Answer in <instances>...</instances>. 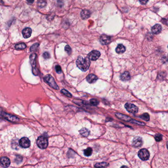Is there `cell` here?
<instances>
[{
  "label": "cell",
  "instance_id": "obj_1",
  "mask_svg": "<svg viewBox=\"0 0 168 168\" xmlns=\"http://www.w3.org/2000/svg\"><path fill=\"white\" fill-rule=\"evenodd\" d=\"M76 65L81 71L86 72L90 66V61L88 57L84 58L81 56H79L76 61Z\"/></svg>",
  "mask_w": 168,
  "mask_h": 168
},
{
  "label": "cell",
  "instance_id": "obj_2",
  "mask_svg": "<svg viewBox=\"0 0 168 168\" xmlns=\"http://www.w3.org/2000/svg\"><path fill=\"white\" fill-rule=\"evenodd\" d=\"M36 143L38 147H39L40 149H45L48 146V139L46 137L44 136H40L38 138Z\"/></svg>",
  "mask_w": 168,
  "mask_h": 168
},
{
  "label": "cell",
  "instance_id": "obj_3",
  "mask_svg": "<svg viewBox=\"0 0 168 168\" xmlns=\"http://www.w3.org/2000/svg\"><path fill=\"white\" fill-rule=\"evenodd\" d=\"M44 79L45 80V81L49 84V85H50L51 87H52L53 88L56 89V90H58L59 87L58 86V85H57V84L56 83L54 78L50 75H46L44 78Z\"/></svg>",
  "mask_w": 168,
  "mask_h": 168
},
{
  "label": "cell",
  "instance_id": "obj_4",
  "mask_svg": "<svg viewBox=\"0 0 168 168\" xmlns=\"http://www.w3.org/2000/svg\"><path fill=\"white\" fill-rule=\"evenodd\" d=\"M36 54L35 53H33L30 55V59L31 64L32 66L33 73L35 76H37L38 75V71L36 67Z\"/></svg>",
  "mask_w": 168,
  "mask_h": 168
},
{
  "label": "cell",
  "instance_id": "obj_5",
  "mask_svg": "<svg viewBox=\"0 0 168 168\" xmlns=\"http://www.w3.org/2000/svg\"><path fill=\"white\" fill-rule=\"evenodd\" d=\"M115 115L117 116V117H118L119 118H120V119L123 120L124 121H127V122H130L132 123H136V124H138L139 125H144L145 124L143 122H138L135 120L132 119V118H130L129 116H125L124 115L120 114V113H116L115 114Z\"/></svg>",
  "mask_w": 168,
  "mask_h": 168
},
{
  "label": "cell",
  "instance_id": "obj_6",
  "mask_svg": "<svg viewBox=\"0 0 168 168\" xmlns=\"http://www.w3.org/2000/svg\"><path fill=\"white\" fill-rule=\"evenodd\" d=\"M138 156L143 161L147 160L149 158V151L146 149H142L138 152Z\"/></svg>",
  "mask_w": 168,
  "mask_h": 168
},
{
  "label": "cell",
  "instance_id": "obj_7",
  "mask_svg": "<svg viewBox=\"0 0 168 168\" xmlns=\"http://www.w3.org/2000/svg\"><path fill=\"white\" fill-rule=\"evenodd\" d=\"M124 106L126 110L130 113L135 114L138 113V108L134 104L127 103L125 104Z\"/></svg>",
  "mask_w": 168,
  "mask_h": 168
},
{
  "label": "cell",
  "instance_id": "obj_8",
  "mask_svg": "<svg viewBox=\"0 0 168 168\" xmlns=\"http://www.w3.org/2000/svg\"><path fill=\"white\" fill-rule=\"evenodd\" d=\"M1 116L4 118L11 122H17L19 120V119L16 116H13L10 114H7L6 113H2L1 114Z\"/></svg>",
  "mask_w": 168,
  "mask_h": 168
},
{
  "label": "cell",
  "instance_id": "obj_9",
  "mask_svg": "<svg viewBox=\"0 0 168 168\" xmlns=\"http://www.w3.org/2000/svg\"><path fill=\"white\" fill-rule=\"evenodd\" d=\"M100 56V53L97 50H93L88 54V57L90 60L95 61L98 59Z\"/></svg>",
  "mask_w": 168,
  "mask_h": 168
},
{
  "label": "cell",
  "instance_id": "obj_10",
  "mask_svg": "<svg viewBox=\"0 0 168 168\" xmlns=\"http://www.w3.org/2000/svg\"><path fill=\"white\" fill-rule=\"evenodd\" d=\"M19 144L23 148H28L30 146L31 142L28 138L23 137L19 141Z\"/></svg>",
  "mask_w": 168,
  "mask_h": 168
},
{
  "label": "cell",
  "instance_id": "obj_11",
  "mask_svg": "<svg viewBox=\"0 0 168 168\" xmlns=\"http://www.w3.org/2000/svg\"><path fill=\"white\" fill-rule=\"evenodd\" d=\"M11 164L10 159L7 157H3L0 159V165L3 167H8Z\"/></svg>",
  "mask_w": 168,
  "mask_h": 168
},
{
  "label": "cell",
  "instance_id": "obj_12",
  "mask_svg": "<svg viewBox=\"0 0 168 168\" xmlns=\"http://www.w3.org/2000/svg\"><path fill=\"white\" fill-rule=\"evenodd\" d=\"M111 41V38L106 35H102L100 38V42L103 45H106Z\"/></svg>",
  "mask_w": 168,
  "mask_h": 168
},
{
  "label": "cell",
  "instance_id": "obj_13",
  "mask_svg": "<svg viewBox=\"0 0 168 168\" xmlns=\"http://www.w3.org/2000/svg\"><path fill=\"white\" fill-rule=\"evenodd\" d=\"M143 144V141L140 137L135 138L132 142V144L135 147H140Z\"/></svg>",
  "mask_w": 168,
  "mask_h": 168
},
{
  "label": "cell",
  "instance_id": "obj_14",
  "mask_svg": "<svg viewBox=\"0 0 168 168\" xmlns=\"http://www.w3.org/2000/svg\"><path fill=\"white\" fill-rule=\"evenodd\" d=\"M32 29L30 28H26L22 31V35L24 38L27 39L31 37L32 34Z\"/></svg>",
  "mask_w": 168,
  "mask_h": 168
},
{
  "label": "cell",
  "instance_id": "obj_15",
  "mask_svg": "<svg viewBox=\"0 0 168 168\" xmlns=\"http://www.w3.org/2000/svg\"><path fill=\"white\" fill-rule=\"evenodd\" d=\"M91 13L88 10H83L81 13V16L83 19H87L90 17Z\"/></svg>",
  "mask_w": 168,
  "mask_h": 168
},
{
  "label": "cell",
  "instance_id": "obj_16",
  "mask_svg": "<svg viewBox=\"0 0 168 168\" xmlns=\"http://www.w3.org/2000/svg\"><path fill=\"white\" fill-rule=\"evenodd\" d=\"M97 79H98L97 77L93 74H90L87 77V80L90 83H94Z\"/></svg>",
  "mask_w": 168,
  "mask_h": 168
},
{
  "label": "cell",
  "instance_id": "obj_17",
  "mask_svg": "<svg viewBox=\"0 0 168 168\" xmlns=\"http://www.w3.org/2000/svg\"><path fill=\"white\" fill-rule=\"evenodd\" d=\"M162 30L161 26L159 24L155 25L152 28V32L154 34H159Z\"/></svg>",
  "mask_w": 168,
  "mask_h": 168
},
{
  "label": "cell",
  "instance_id": "obj_18",
  "mask_svg": "<svg viewBox=\"0 0 168 168\" xmlns=\"http://www.w3.org/2000/svg\"><path fill=\"white\" fill-rule=\"evenodd\" d=\"M126 50L125 47L122 44H120L118 45L116 49V51L117 53L121 54L124 53Z\"/></svg>",
  "mask_w": 168,
  "mask_h": 168
},
{
  "label": "cell",
  "instance_id": "obj_19",
  "mask_svg": "<svg viewBox=\"0 0 168 168\" xmlns=\"http://www.w3.org/2000/svg\"><path fill=\"white\" fill-rule=\"evenodd\" d=\"M121 79L123 81H127L130 79V74L128 72H125L121 75Z\"/></svg>",
  "mask_w": 168,
  "mask_h": 168
},
{
  "label": "cell",
  "instance_id": "obj_20",
  "mask_svg": "<svg viewBox=\"0 0 168 168\" xmlns=\"http://www.w3.org/2000/svg\"><path fill=\"white\" fill-rule=\"evenodd\" d=\"M79 132H80V134L83 137H87L89 136L90 135V131L86 129V128H82L81 129L80 131H79Z\"/></svg>",
  "mask_w": 168,
  "mask_h": 168
},
{
  "label": "cell",
  "instance_id": "obj_21",
  "mask_svg": "<svg viewBox=\"0 0 168 168\" xmlns=\"http://www.w3.org/2000/svg\"><path fill=\"white\" fill-rule=\"evenodd\" d=\"M92 149L90 147H88L84 151V154L86 156H90L92 154Z\"/></svg>",
  "mask_w": 168,
  "mask_h": 168
},
{
  "label": "cell",
  "instance_id": "obj_22",
  "mask_svg": "<svg viewBox=\"0 0 168 168\" xmlns=\"http://www.w3.org/2000/svg\"><path fill=\"white\" fill-rule=\"evenodd\" d=\"M26 47V45L24 43H20L16 44L15 46V49L17 50H20V49H24Z\"/></svg>",
  "mask_w": 168,
  "mask_h": 168
},
{
  "label": "cell",
  "instance_id": "obj_23",
  "mask_svg": "<svg viewBox=\"0 0 168 168\" xmlns=\"http://www.w3.org/2000/svg\"><path fill=\"white\" fill-rule=\"evenodd\" d=\"M46 4L47 3L46 0H39L37 2V5L40 8H44L45 6H46Z\"/></svg>",
  "mask_w": 168,
  "mask_h": 168
},
{
  "label": "cell",
  "instance_id": "obj_24",
  "mask_svg": "<svg viewBox=\"0 0 168 168\" xmlns=\"http://www.w3.org/2000/svg\"><path fill=\"white\" fill-rule=\"evenodd\" d=\"M109 165V164L106 162H101V163H97L95 164V167H106Z\"/></svg>",
  "mask_w": 168,
  "mask_h": 168
},
{
  "label": "cell",
  "instance_id": "obj_25",
  "mask_svg": "<svg viewBox=\"0 0 168 168\" xmlns=\"http://www.w3.org/2000/svg\"><path fill=\"white\" fill-rule=\"evenodd\" d=\"M140 117L143 119V120L146 121H148L149 120V116L148 114L147 113H145L143 115H142Z\"/></svg>",
  "mask_w": 168,
  "mask_h": 168
},
{
  "label": "cell",
  "instance_id": "obj_26",
  "mask_svg": "<svg viewBox=\"0 0 168 168\" xmlns=\"http://www.w3.org/2000/svg\"><path fill=\"white\" fill-rule=\"evenodd\" d=\"M39 45V43H36L34 44V45H33L31 47V48H30V51H31V52L36 51V50H37V49L38 48Z\"/></svg>",
  "mask_w": 168,
  "mask_h": 168
},
{
  "label": "cell",
  "instance_id": "obj_27",
  "mask_svg": "<svg viewBox=\"0 0 168 168\" xmlns=\"http://www.w3.org/2000/svg\"><path fill=\"white\" fill-rule=\"evenodd\" d=\"M61 92H62L63 94H64L65 95L67 96L68 97L71 98V97H72V95L70 94V93L68 91H67V90H66V89H62V90H61Z\"/></svg>",
  "mask_w": 168,
  "mask_h": 168
},
{
  "label": "cell",
  "instance_id": "obj_28",
  "mask_svg": "<svg viewBox=\"0 0 168 168\" xmlns=\"http://www.w3.org/2000/svg\"><path fill=\"white\" fill-rule=\"evenodd\" d=\"M90 103L93 105H97L99 104V102L96 99H92L90 100Z\"/></svg>",
  "mask_w": 168,
  "mask_h": 168
},
{
  "label": "cell",
  "instance_id": "obj_29",
  "mask_svg": "<svg viewBox=\"0 0 168 168\" xmlns=\"http://www.w3.org/2000/svg\"><path fill=\"white\" fill-rule=\"evenodd\" d=\"M155 139L157 142H160L162 140V136L161 134H157L155 136Z\"/></svg>",
  "mask_w": 168,
  "mask_h": 168
},
{
  "label": "cell",
  "instance_id": "obj_30",
  "mask_svg": "<svg viewBox=\"0 0 168 168\" xmlns=\"http://www.w3.org/2000/svg\"><path fill=\"white\" fill-rule=\"evenodd\" d=\"M65 51L68 54H70L71 53V51H72V50H71V47H70V46L69 45H67L65 48Z\"/></svg>",
  "mask_w": 168,
  "mask_h": 168
},
{
  "label": "cell",
  "instance_id": "obj_31",
  "mask_svg": "<svg viewBox=\"0 0 168 168\" xmlns=\"http://www.w3.org/2000/svg\"><path fill=\"white\" fill-rule=\"evenodd\" d=\"M56 71L58 74H61L62 73V68L59 65H57L55 67Z\"/></svg>",
  "mask_w": 168,
  "mask_h": 168
},
{
  "label": "cell",
  "instance_id": "obj_32",
  "mask_svg": "<svg viewBox=\"0 0 168 168\" xmlns=\"http://www.w3.org/2000/svg\"><path fill=\"white\" fill-rule=\"evenodd\" d=\"M43 56L44 57V58L47 59H48L50 58V54L48 52H44L43 54Z\"/></svg>",
  "mask_w": 168,
  "mask_h": 168
},
{
  "label": "cell",
  "instance_id": "obj_33",
  "mask_svg": "<svg viewBox=\"0 0 168 168\" xmlns=\"http://www.w3.org/2000/svg\"><path fill=\"white\" fill-rule=\"evenodd\" d=\"M140 3L142 4V5H146V3L148 2V0H139Z\"/></svg>",
  "mask_w": 168,
  "mask_h": 168
},
{
  "label": "cell",
  "instance_id": "obj_34",
  "mask_svg": "<svg viewBox=\"0 0 168 168\" xmlns=\"http://www.w3.org/2000/svg\"><path fill=\"white\" fill-rule=\"evenodd\" d=\"M34 0H27V1L28 2V3L29 4H32L34 2Z\"/></svg>",
  "mask_w": 168,
  "mask_h": 168
},
{
  "label": "cell",
  "instance_id": "obj_35",
  "mask_svg": "<svg viewBox=\"0 0 168 168\" xmlns=\"http://www.w3.org/2000/svg\"><path fill=\"white\" fill-rule=\"evenodd\" d=\"M167 148H168V142H167Z\"/></svg>",
  "mask_w": 168,
  "mask_h": 168
},
{
  "label": "cell",
  "instance_id": "obj_36",
  "mask_svg": "<svg viewBox=\"0 0 168 168\" xmlns=\"http://www.w3.org/2000/svg\"><path fill=\"white\" fill-rule=\"evenodd\" d=\"M0 2H2V0H0Z\"/></svg>",
  "mask_w": 168,
  "mask_h": 168
},
{
  "label": "cell",
  "instance_id": "obj_37",
  "mask_svg": "<svg viewBox=\"0 0 168 168\" xmlns=\"http://www.w3.org/2000/svg\"></svg>",
  "mask_w": 168,
  "mask_h": 168
}]
</instances>
